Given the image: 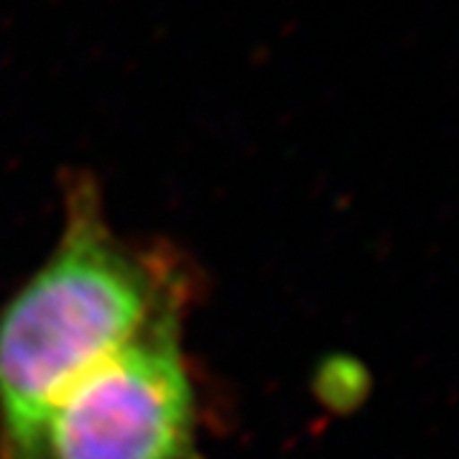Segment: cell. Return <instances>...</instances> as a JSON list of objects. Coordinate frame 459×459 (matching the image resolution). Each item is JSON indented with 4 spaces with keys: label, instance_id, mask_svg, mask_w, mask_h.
<instances>
[{
    "label": "cell",
    "instance_id": "obj_1",
    "mask_svg": "<svg viewBox=\"0 0 459 459\" xmlns=\"http://www.w3.org/2000/svg\"><path fill=\"white\" fill-rule=\"evenodd\" d=\"M65 210L49 258L0 307V437L186 307L179 265L120 238L92 184Z\"/></svg>",
    "mask_w": 459,
    "mask_h": 459
},
{
    "label": "cell",
    "instance_id": "obj_2",
    "mask_svg": "<svg viewBox=\"0 0 459 459\" xmlns=\"http://www.w3.org/2000/svg\"><path fill=\"white\" fill-rule=\"evenodd\" d=\"M181 322L153 325L69 383L0 437V459H195L199 406Z\"/></svg>",
    "mask_w": 459,
    "mask_h": 459
}]
</instances>
